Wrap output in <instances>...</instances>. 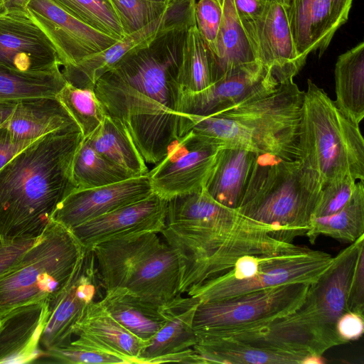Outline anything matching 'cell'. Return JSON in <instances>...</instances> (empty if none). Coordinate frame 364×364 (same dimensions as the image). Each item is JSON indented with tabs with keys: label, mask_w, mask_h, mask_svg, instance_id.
I'll return each instance as SVG.
<instances>
[{
	"label": "cell",
	"mask_w": 364,
	"mask_h": 364,
	"mask_svg": "<svg viewBox=\"0 0 364 364\" xmlns=\"http://www.w3.org/2000/svg\"><path fill=\"white\" fill-rule=\"evenodd\" d=\"M194 22L168 27L134 49L97 81L106 114L124 125L146 164H157L180 138L178 77L183 48Z\"/></svg>",
	"instance_id": "cell-1"
},
{
	"label": "cell",
	"mask_w": 364,
	"mask_h": 364,
	"mask_svg": "<svg viewBox=\"0 0 364 364\" xmlns=\"http://www.w3.org/2000/svg\"><path fill=\"white\" fill-rule=\"evenodd\" d=\"M83 139L79 127L44 135L0 169V237H40L59 204L76 186L75 154Z\"/></svg>",
	"instance_id": "cell-2"
},
{
	"label": "cell",
	"mask_w": 364,
	"mask_h": 364,
	"mask_svg": "<svg viewBox=\"0 0 364 364\" xmlns=\"http://www.w3.org/2000/svg\"><path fill=\"white\" fill-rule=\"evenodd\" d=\"M323 188L318 176L299 159L256 154L237 210L268 225L281 240L305 235Z\"/></svg>",
	"instance_id": "cell-3"
},
{
	"label": "cell",
	"mask_w": 364,
	"mask_h": 364,
	"mask_svg": "<svg viewBox=\"0 0 364 364\" xmlns=\"http://www.w3.org/2000/svg\"><path fill=\"white\" fill-rule=\"evenodd\" d=\"M299 150V159L318 176L323 187L348 176L364 181V141L359 124L310 79L304 93Z\"/></svg>",
	"instance_id": "cell-4"
},
{
	"label": "cell",
	"mask_w": 364,
	"mask_h": 364,
	"mask_svg": "<svg viewBox=\"0 0 364 364\" xmlns=\"http://www.w3.org/2000/svg\"><path fill=\"white\" fill-rule=\"evenodd\" d=\"M161 233L177 255L180 294L224 272L242 257L298 247L265 231L225 230L200 223H166Z\"/></svg>",
	"instance_id": "cell-5"
},
{
	"label": "cell",
	"mask_w": 364,
	"mask_h": 364,
	"mask_svg": "<svg viewBox=\"0 0 364 364\" xmlns=\"http://www.w3.org/2000/svg\"><path fill=\"white\" fill-rule=\"evenodd\" d=\"M85 251L69 229L52 220L35 244L0 276V318L18 306L58 295L73 279Z\"/></svg>",
	"instance_id": "cell-6"
},
{
	"label": "cell",
	"mask_w": 364,
	"mask_h": 364,
	"mask_svg": "<svg viewBox=\"0 0 364 364\" xmlns=\"http://www.w3.org/2000/svg\"><path fill=\"white\" fill-rule=\"evenodd\" d=\"M332 259L327 252L301 246L274 254L246 256L224 272L191 287L186 294L200 301H212L288 284H311Z\"/></svg>",
	"instance_id": "cell-7"
},
{
	"label": "cell",
	"mask_w": 364,
	"mask_h": 364,
	"mask_svg": "<svg viewBox=\"0 0 364 364\" xmlns=\"http://www.w3.org/2000/svg\"><path fill=\"white\" fill-rule=\"evenodd\" d=\"M309 286L288 284L223 300L200 301L193 330L196 334L242 328L291 314L302 304Z\"/></svg>",
	"instance_id": "cell-8"
},
{
	"label": "cell",
	"mask_w": 364,
	"mask_h": 364,
	"mask_svg": "<svg viewBox=\"0 0 364 364\" xmlns=\"http://www.w3.org/2000/svg\"><path fill=\"white\" fill-rule=\"evenodd\" d=\"M304 91L293 80L280 83L270 93L216 113L240 122L299 159V131Z\"/></svg>",
	"instance_id": "cell-9"
},
{
	"label": "cell",
	"mask_w": 364,
	"mask_h": 364,
	"mask_svg": "<svg viewBox=\"0 0 364 364\" xmlns=\"http://www.w3.org/2000/svg\"><path fill=\"white\" fill-rule=\"evenodd\" d=\"M196 338H220L257 348L321 358L328 349L346 343L336 331L318 325L296 310L254 325L196 333Z\"/></svg>",
	"instance_id": "cell-10"
},
{
	"label": "cell",
	"mask_w": 364,
	"mask_h": 364,
	"mask_svg": "<svg viewBox=\"0 0 364 364\" xmlns=\"http://www.w3.org/2000/svg\"><path fill=\"white\" fill-rule=\"evenodd\" d=\"M223 149L210 139L188 132L149 171L153 191L169 200L202 191Z\"/></svg>",
	"instance_id": "cell-11"
},
{
	"label": "cell",
	"mask_w": 364,
	"mask_h": 364,
	"mask_svg": "<svg viewBox=\"0 0 364 364\" xmlns=\"http://www.w3.org/2000/svg\"><path fill=\"white\" fill-rule=\"evenodd\" d=\"M102 288L94 253L85 249L82 262L69 285L47 301L48 314L38 345L39 354L64 347L73 338L74 326L87 307L100 294ZM37 357V358H38Z\"/></svg>",
	"instance_id": "cell-12"
},
{
	"label": "cell",
	"mask_w": 364,
	"mask_h": 364,
	"mask_svg": "<svg viewBox=\"0 0 364 364\" xmlns=\"http://www.w3.org/2000/svg\"><path fill=\"white\" fill-rule=\"evenodd\" d=\"M26 10L48 38L63 67L75 65L119 41L80 21L53 0H31Z\"/></svg>",
	"instance_id": "cell-13"
},
{
	"label": "cell",
	"mask_w": 364,
	"mask_h": 364,
	"mask_svg": "<svg viewBox=\"0 0 364 364\" xmlns=\"http://www.w3.org/2000/svg\"><path fill=\"white\" fill-rule=\"evenodd\" d=\"M279 85L260 63L240 67L199 92L182 90L178 112L209 116L274 91Z\"/></svg>",
	"instance_id": "cell-14"
},
{
	"label": "cell",
	"mask_w": 364,
	"mask_h": 364,
	"mask_svg": "<svg viewBox=\"0 0 364 364\" xmlns=\"http://www.w3.org/2000/svg\"><path fill=\"white\" fill-rule=\"evenodd\" d=\"M196 0H172L164 14L141 29L125 36L112 46L61 70L66 82L80 88L94 90L97 81L129 52L151 41L161 31L186 22L196 21Z\"/></svg>",
	"instance_id": "cell-15"
},
{
	"label": "cell",
	"mask_w": 364,
	"mask_h": 364,
	"mask_svg": "<svg viewBox=\"0 0 364 364\" xmlns=\"http://www.w3.org/2000/svg\"><path fill=\"white\" fill-rule=\"evenodd\" d=\"M257 60L282 83L293 80L306 63L297 53L280 0H268L262 14L241 21Z\"/></svg>",
	"instance_id": "cell-16"
},
{
	"label": "cell",
	"mask_w": 364,
	"mask_h": 364,
	"mask_svg": "<svg viewBox=\"0 0 364 364\" xmlns=\"http://www.w3.org/2000/svg\"><path fill=\"white\" fill-rule=\"evenodd\" d=\"M0 66L27 73L60 70L53 46L27 11L0 16Z\"/></svg>",
	"instance_id": "cell-17"
},
{
	"label": "cell",
	"mask_w": 364,
	"mask_h": 364,
	"mask_svg": "<svg viewBox=\"0 0 364 364\" xmlns=\"http://www.w3.org/2000/svg\"><path fill=\"white\" fill-rule=\"evenodd\" d=\"M363 247L364 235L333 257L327 269L310 284L302 304L296 309L301 316L336 331L337 321L348 312L350 284Z\"/></svg>",
	"instance_id": "cell-18"
},
{
	"label": "cell",
	"mask_w": 364,
	"mask_h": 364,
	"mask_svg": "<svg viewBox=\"0 0 364 364\" xmlns=\"http://www.w3.org/2000/svg\"><path fill=\"white\" fill-rule=\"evenodd\" d=\"M167 208L168 200L153 192L70 230L85 249L128 235L161 233L166 226Z\"/></svg>",
	"instance_id": "cell-19"
},
{
	"label": "cell",
	"mask_w": 364,
	"mask_h": 364,
	"mask_svg": "<svg viewBox=\"0 0 364 364\" xmlns=\"http://www.w3.org/2000/svg\"><path fill=\"white\" fill-rule=\"evenodd\" d=\"M298 55L306 61L321 57L337 30L348 20L353 0H280Z\"/></svg>",
	"instance_id": "cell-20"
},
{
	"label": "cell",
	"mask_w": 364,
	"mask_h": 364,
	"mask_svg": "<svg viewBox=\"0 0 364 364\" xmlns=\"http://www.w3.org/2000/svg\"><path fill=\"white\" fill-rule=\"evenodd\" d=\"M153 192L148 173L102 186L75 189L59 204L53 220L70 230Z\"/></svg>",
	"instance_id": "cell-21"
},
{
	"label": "cell",
	"mask_w": 364,
	"mask_h": 364,
	"mask_svg": "<svg viewBox=\"0 0 364 364\" xmlns=\"http://www.w3.org/2000/svg\"><path fill=\"white\" fill-rule=\"evenodd\" d=\"M198 298L178 294L161 306L166 321L148 341L139 357V363H188L197 343L193 323Z\"/></svg>",
	"instance_id": "cell-22"
},
{
	"label": "cell",
	"mask_w": 364,
	"mask_h": 364,
	"mask_svg": "<svg viewBox=\"0 0 364 364\" xmlns=\"http://www.w3.org/2000/svg\"><path fill=\"white\" fill-rule=\"evenodd\" d=\"M73 336L77 338L70 343L114 355L126 363H139L140 353L148 343L119 323L99 301L87 307L73 328Z\"/></svg>",
	"instance_id": "cell-23"
},
{
	"label": "cell",
	"mask_w": 364,
	"mask_h": 364,
	"mask_svg": "<svg viewBox=\"0 0 364 364\" xmlns=\"http://www.w3.org/2000/svg\"><path fill=\"white\" fill-rule=\"evenodd\" d=\"M47 314L48 302L41 301L18 306L0 318V363H33Z\"/></svg>",
	"instance_id": "cell-24"
},
{
	"label": "cell",
	"mask_w": 364,
	"mask_h": 364,
	"mask_svg": "<svg viewBox=\"0 0 364 364\" xmlns=\"http://www.w3.org/2000/svg\"><path fill=\"white\" fill-rule=\"evenodd\" d=\"M124 287L157 306L180 294V269L173 249L161 242L139 263Z\"/></svg>",
	"instance_id": "cell-25"
},
{
	"label": "cell",
	"mask_w": 364,
	"mask_h": 364,
	"mask_svg": "<svg viewBox=\"0 0 364 364\" xmlns=\"http://www.w3.org/2000/svg\"><path fill=\"white\" fill-rule=\"evenodd\" d=\"M157 234L128 235L99 243L91 249L105 291L125 287L139 263L161 242Z\"/></svg>",
	"instance_id": "cell-26"
},
{
	"label": "cell",
	"mask_w": 364,
	"mask_h": 364,
	"mask_svg": "<svg viewBox=\"0 0 364 364\" xmlns=\"http://www.w3.org/2000/svg\"><path fill=\"white\" fill-rule=\"evenodd\" d=\"M198 363L304 364L321 363L320 357L273 351L220 338H197L193 347Z\"/></svg>",
	"instance_id": "cell-27"
},
{
	"label": "cell",
	"mask_w": 364,
	"mask_h": 364,
	"mask_svg": "<svg viewBox=\"0 0 364 364\" xmlns=\"http://www.w3.org/2000/svg\"><path fill=\"white\" fill-rule=\"evenodd\" d=\"M3 125L15 136L31 140L56 131L78 127L56 97L18 101Z\"/></svg>",
	"instance_id": "cell-28"
},
{
	"label": "cell",
	"mask_w": 364,
	"mask_h": 364,
	"mask_svg": "<svg viewBox=\"0 0 364 364\" xmlns=\"http://www.w3.org/2000/svg\"><path fill=\"white\" fill-rule=\"evenodd\" d=\"M99 302L119 323L146 342L166 321L161 306L145 301L127 287L105 290Z\"/></svg>",
	"instance_id": "cell-29"
},
{
	"label": "cell",
	"mask_w": 364,
	"mask_h": 364,
	"mask_svg": "<svg viewBox=\"0 0 364 364\" xmlns=\"http://www.w3.org/2000/svg\"><path fill=\"white\" fill-rule=\"evenodd\" d=\"M255 153L223 148L204 189L219 203L237 209L243 198L255 157Z\"/></svg>",
	"instance_id": "cell-30"
},
{
	"label": "cell",
	"mask_w": 364,
	"mask_h": 364,
	"mask_svg": "<svg viewBox=\"0 0 364 364\" xmlns=\"http://www.w3.org/2000/svg\"><path fill=\"white\" fill-rule=\"evenodd\" d=\"M218 1L221 6L223 16L215 50L213 53L215 81L240 67L258 62L232 1Z\"/></svg>",
	"instance_id": "cell-31"
},
{
	"label": "cell",
	"mask_w": 364,
	"mask_h": 364,
	"mask_svg": "<svg viewBox=\"0 0 364 364\" xmlns=\"http://www.w3.org/2000/svg\"><path fill=\"white\" fill-rule=\"evenodd\" d=\"M84 139L97 153L132 176L148 173L146 162L117 118L106 114L100 126Z\"/></svg>",
	"instance_id": "cell-32"
},
{
	"label": "cell",
	"mask_w": 364,
	"mask_h": 364,
	"mask_svg": "<svg viewBox=\"0 0 364 364\" xmlns=\"http://www.w3.org/2000/svg\"><path fill=\"white\" fill-rule=\"evenodd\" d=\"M336 107L354 123L364 117V42L340 55L334 70Z\"/></svg>",
	"instance_id": "cell-33"
},
{
	"label": "cell",
	"mask_w": 364,
	"mask_h": 364,
	"mask_svg": "<svg viewBox=\"0 0 364 364\" xmlns=\"http://www.w3.org/2000/svg\"><path fill=\"white\" fill-rule=\"evenodd\" d=\"M364 235V181H358L350 201L331 215L312 218L305 235L311 243L321 235L351 243Z\"/></svg>",
	"instance_id": "cell-34"
},
{
	"label": "cell",
	"mask_w": 364,
	"mask_h": 364,
	"mask_svg": "<svg viewBox=\"0 0 364 364\" xmlns=\"http://www.w3.org/2000/svg\"><path fill=\"white\" fill-rule=\"evenodd\" d=\"M178 80L182 89L190 92L203 90L215 81L213 54L196 25L187 31Z\"/></svg>",
	"instance_id": "cell-35"
},
{
	"label": "cell",
	"mask_w": 364,
	"mask_h": 364,
	"mask_svg": "<svg viewBox=\"0 0 364 364\" xmlns=\"http://www.w3.org/2000/svg\"><path fill=\"white\" fill-rule=\"evenodd\" d=\"M65 83L60 69L48 73H27L0 66V102L55 97Z\"/></svg>",
	"instance_id": "cell-36"
},
{
	"label": "cell",
	"mask_w": 364,
	"mask_h": 364,
	"mask_svg": "<svg viewBox=\"0 0 364 364\" xmlns=\"http://www.w3.org/2000/svg\"><path fill=\"white\" fill-rule=\"evenodd\" d=\"M72 176L76 189L102 186L133 177L97 153L84 138L73 159Z\"/></svg>",
	"instance_id": "cell-37"
},
{
	"label": "cell",
	"mask_w": 364,
	"mask_h": 364,
	"mask_svg": "<svg viewBox=\"0 0 364 364\" xmlns=\"http://www.w3.org/2000/svg\"><path fill=\"white\" fill-rule=\"evenodd\" d=\"M55 97L75 120L83 138L93 132L107 114L94 90L66 82Z\"/></svg>",
	"instance_id": "cell-38"
},
{
	"label": "cell",
	"mask_w": 364,
	"mask_h": 364,
	"mask_svg": "<svg viewBox=\"0 0 364 364\" xmlns=\"http://www.w3.org/2000/svg\"><path fill=\"white\" fill-rule=\"evenodd\" d=\"M83 23L117 40L125 34L109 0H53Z\"/></svg>",
	"instance_id": "cell-39"
},
{
	"label": "cell",
	"mask_w": 364,
	"mask_h": 364,
	"mask_svg": "<svg viewBox=\"0 0 364 364\" xmlns=\"http://www.w3.org/2000/svg\"><path fill=\"white\" fill-rule=\"evenodd\" d=\"M125 36L145 27L161 17L170 3H156L146 0H109Z\"/></svg>",
	"instance_id": "cell-40"
},
{
	"label": "cell",
	"mask_w": 364,
	"mask_h": 364,
	"mask_svg": "<svg viewBox=\"0 0 364 364\" xmlns=\"http://www.w3.org/2000/svg\"><path fill=\"white\" fill-rule=\"evenodd\" d=\"M40 362L68 364L126 363L122 358L114 355L71 343L43 352L34 361Z\"/></svg>",
	"instance_id": "cell-41"
},
{
	"label": "cell",
	"mask_w": 364,
	"mask_h": 364,
	"mask_svg": "<svg viewBox=\"0 0 364 364\" xmlns=\"http://www.w3.org/2000/svg\"><path fill=\"white\" fill-rule=\"evenodd\" d=\"M358 184V181L348 176L325 185L312 218L328 216L341 210L353 197Z\"/></svg>",
	"instance_id": "cell-42"
},
{
	"label": "cell",
	"mask_w": 364,
	"mask_h": 364,
	"mask_svg": "<svg viewBox=\"0 0 364 364\" xmlns=\"http://www.w3.org/2000/svg\"><path fill=\"white\" fill-rule=\"evenodd\" d=\"M194 14L197 29L213 53L222 22L223 11L218 0L196 2Z\"/></svg>",
	"instance_id": "cell-43"
},
{
	"label": "cell",
	"mask_w": 364,
	"mask_h": 364,
	"mask_svg": "<svg viewBox=\"0 0 364 364\" xmlns=\"http://www.w3.org/2000/svg\"><path fill=\"white\" fill-rule=\"evenodd\" d=\"M348 311L361 316L364 313V247L360 250L350 284Z\"/></svg>",
	"instance_id": "cell-44"
},
{
	"label": "cell",
	"mask_w": 364,
	"mask_h": 364,
	"mask_svg": "<svg viewBox=\"0 0 364 364\" xmlns=\"http://www.w3.org/2000/svg\"><path fill=\"white\" fill-rule=\"evenodd\" d=\"M38 239L10 240L0 237V276L14 266Z\"/></svg>",
	"instance_id": "cell-45"
},
{
	"label": "cell",
	"mask_w": 364,
	"mask_h": 364,
	"mask_svg": "<svg viewBox=\"0 0 364 364\" xmlns=\"http://www.w3.org/2000/svg\"><path fill=\"white\" fill-rule=\"evenodd\" d=\"M36 139H23L15 136L4 125L0 126V169L16 154Z\"/></svg>",
	"instance_id": "cell-46"
},
{
	"label": "cell",
	"mask_w": 364,
	"mask_h": 364,
	"mask_svg": "<svg viewBox=\"0 0 364 364\" xmlns=\"http://www.w3.org/2000/svg\"><path fill=\"white\" fill-rule=\"evenodd\" d=\"M363 317L348 311L338 318L336 324V331L346 343L361 337L364 331Z\"/></svg>",
	"instance_id": "cell-47"
},
{
	"label": "cell",
	"mask_w": 364,
	"mask_h": 364,
	"mask_svg": "<svg viewBox=\"0 0 364 364\" xmlns=\"http://www.w3.org/2000/svg\"><path fill=\"white\" fill-rule=\"evenodd\" d=\"M241 21H250L259 17L263 12L266 0H232Z\"/></svg>",
	"instance_id": "cell-48"
},
{
	"label": "cell",
	"mask_w": 364,
	"mask_h": 364,
	"mask_svg": "<svg viewBox=\"0 0 364 364\" xmlns=\"http://www.w3.org/2000/svg\"><path fill=\"white\" fill-rule=\"evenodd\" d=\"M7 12H26L31 0H3Z\"/></svg>",
	"instance_id": "cell-49"
},
{
	"label": "cell",
	"mask_w": 364,
	"mask_h": 364,
	"mask_svg": "<svg viewBox=\"0 0 364 364\" xmlns=\"http://www.w3.org/2000/svg\"><path fill=\"white\" fill-rule=\"evenodd\" d=\"M18 102H0V125L9 119Z\"/></svg>",
	"instance_id": "cell-50"
},
{
	"label": "cell",
	"mask_w": 364,
	"mask_h": 364,
	"mask_svg": "<svg viewBox=\"0 0 364 364\" xmlns=\"http://www.w3.org/2000/svg\"><path fill=\"white\" fill-rule=\"evenodd\" d=\"M7 13L6 6L4 5V1L0 0V16L4 15Z\"/></svg>",
	"instance_id": "cell-51"
},
{
	"label": "cell",
	"mask_w": 364,
	"mask_h": 364,
	"mask_svg": "<svg viewBox=\"0 0 364 364\" xmlns=\"http://www.w3.org/2000/svg\"><path fill=\"white\" fill-rule=\"evenodd\" d=\"M151 2H156V3H163V4H167L171 2L172 0H146Z\"/></svg>",
	"instance_id": "cell-52"
},
{
	"label": "cell",
	"mask_w": 364,
	"mask_h": 364,
	"mask_svg": "<svg viewBox=\"0 0 364 364\" xmlns=\"http://www.w3.org/2000/svg\"><path fill=\"white\" fill-rule=\"evenodd\" d=\"M266 1H268V0H266Z\"/></svg>",
	"instance_id": "cell-53"
},
{
	"label": "cell",
	"mask_w": 364,
	"mask_h": 364,
	"mask_svg": "<svg viewBox=\"0 0 364 364\" xmlns=\"http://www.w3.org/2000/svg\"><path fill=\"white\" fill-rule=\"evenodd\" d=\"M1 126V125H0Z\"/></svg>",
	"instance_id": "cell-54"
}]
</instances>
